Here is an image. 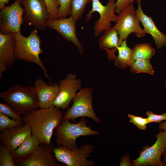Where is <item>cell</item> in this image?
Listing matches in <instances>:
<instances>
[{
    "instance_id": "8fae6325",
    "label": "cell",
    "mask_w": 166,
    "mask_h": 166,
    "mask_svg": "<svg viewBox=\"0 0 166 166\" xmlns=\"http://www.w3.org/2000/svg\"><path fill=\"white\" fill-rule=\"evenodd\" d=\"M24 7L25 15L23 21L36 29L42 30L46 26L45 23L49 19L46 6L43 0H20Z\"/></svg>"
},
{
    "instance_id": "3957f363",
    "label": "cell",
    "mask_w": 166,
    "mask_h": 166,
    "mask_svg": "<svg viewBox=\"0 0 166 166\" xmlns=\"http://www.w3.org/2000/svg\"><path fill=\"white\" fill-rule=\"evenodd\" d=\"M14 36L16 59L36 64L42 69L45 76L49 79L46 68L39 57L43 52L41 47V40L37 30L31 31L27 37L22 35L21 32L14 34Z\"/></svg>"
},
{
    "instance_id": "d6986e66",
    "label": "cell",
    "mask_w": 166,
    "mask_h": 166,
    "mask_svg": "<svg viewBox=\"0 0 166 166\" xmlns=\"http://www.w3.org/2000/svg\"><path fill=\"white\" fill-rule=\"evenodd\" d=\"M40 144L36 136L32 134L11 152L14 160H21L26 158L34 152Z\"/></svg>"
},
{
    "instance_id": "e575fe53",
    "label": "cell",
    "mask_w": 166,
    "mask_h": 166,
    "mask_svg": "<svg viewBox=\"0 0 166 166\" xmlns=\"http://www.w3.org/2000/svg\"><path fill=\"white\" fill-rule=\"evenodd\" d=\"M162 161L164 166H166V146L162 155Z\"/></svg>"
},
{
    "instance_id": "4dcf8cb0",
    "label": "cell",
    "mask_w": 166,
    "mask_h": 166,
    "mask_svg": "<svg viewBox=\"0 0 166 166\" xmlns=\"http://www.w3.org/2000/svg\"><path fill=\"white\" fill-rule=\"evenodd\" d=\"M149 123L152 122L160 123L163 121L166 120V112L162 114H156L149 111L146 113Z\"/></svg>"
},
{
    "instance_id": "603a6c76",
    "label": "cell",
    "mask_w": 166,
    "mask_h": 166,
    "mask_svg": "<svg viewBox=\"0 0 166 166\" xmlns=\"http://www.w3.org/2000/svg\"><path fill=\"white\" fill-rule=\"evenodd\" d=\"M129 67L130 71L134 73H145L153 75L155 73L150 60L149 59H136L133 61Z\"/></svg>"
},
{
    "instance_id": "5bb4252c",
    "label": "cell",
    "mask_w": 166,
    "mask_h": 166,
    "mask_svg": "<svg viewBox=\"0 0 166 166\" xmlns=\"http://www.w3.org/2000/svg\"><path fill=\"white\" fill-rule=\"evenodd\" d=\"M54 145L40 144L36 150L26 158L14 160L16 166H64L56 162L53 154Z\"/></svg>"
},
{
    "instance_id": "2e32d148",
    "label": "cell",
    "mask_w": 166,
    "mask_h": 166,
    "mask_svg": "<svg viewBox=\"0 0 166 166\" xmlns=\"http://www.w3.org/2000/svg\"><path fill=\"white\" fill-rule=\"evenodd\" d=\"M15 40L14 34L0 33V78L8 67L14 63Z\"/></svg>"
},
{
    "instance_id": "30bf717a",
    "label": "cell",
    "mask_w": 166,
    "mask_h": 166,
    "mask_svg": "<svg viewBox=\"0 0 166 166\" xmlns=\"http://www.w3.org/2000/svg\"><path fill=\"white\" fill-rule=\"evenodd\" d=\"M0 11V33L7 34L20 32L25 10L20 0H15L11 5L5 6Z\"/></svg>"
},
{
    "instance_id": "9a60e30c",
    "label": "cell",
    "mask_w": 166,
    "mask_h": 166,
    "mask_svg": "<svg viewBox=\"0 0 166 166\" xmlns=\"http://www.w3.org/2000/svg\"><path fill=\"white\" fill-rule=\"evenodd\" d=\"M32 134L29 124L5 130L0 133L1 142L12 152Z\"/></svg>"
},
{
    "instance_id": "ba28073f",
    "label": "cell",
    "mask_w": 166,
    "mask_h": 166,
    "mask_svg": "<svg viewBox=\"0 0 166 166\" xmlns=\"http://www.w3.org/2000/svg\"><path fill=\"white\" fill-rule=\"evenodd\" d=\"M116 2V0H109L107 5L104 6L99 0H92V9L86 15V22L91 19L93 12L99 13V18L95 23L93 28L95 37L99 36L111 27L112 22L116 21L117 15L115 13Z\"/></svg>"
},
{
    "instance_id": "7c38bea8",
    "label": "cell",
    "mask_w": 166,
    "mask_h": 166,
    "mask_svg": "<svg viewBox=\"0 0 166 166\" xmlns=\"http://www.w3.org/2000/svg\"><path fill=\"white\" fill-rule=\"evenodd\" d=\"M59 91L52 106L63 109H67L74 99L77 90L81 89V81L76 75L69 73L58 83Z\"/></svg>"
},
{
    "instance_id": "ac0fdd59",
    "label": "cell",
    "mask_w": 166,
    "mask_h": 166,
    "mask_svg": "<svg viewBox=\"0 0 166 166\" xmlns=\"http://www.w3.org/2000/svg\"><path fill=\"white\" fill-rule=\"evenodd\" d=\"M141 0L137 2L138 7L136 10V13L143 26V29L146 34L152 36L157 48L166 47V35L158 29L151 17L144 14L141 6Z\"/></svg>"
},
{
    "instance_id": "44dd1931",
    "label": "cell",
    "mask_w": 166,
    "mask_h": 166,
    "mask_svg": "<svg viewBox=\"0 0 166 166\" xmlns=\"http://www.w3.org/2000/svg\"><path fill=\"white\" fill-rule=\"evenodd\" d=\"M117 50L118 55L114 59L115 66L122 69L129 67L134 61L133 50L127 46L126 40L117 47Z\"/></svg>"
},
{
    "instance_id": "8d00e7d4",
    "label": "cell",
    "mask_w": 166,
    "mask_h": 166,
    "mask_svg": "<svg viewBox=\"0 0 166 166\" xmlns=\"http://www.w3.org/2000/svg\"><path fill=\"white\" fill-rule=\"evenodd\" d=\"M164 85L165 87L166 91V77L165 78L164 80Z\"/></svg>"
},
{
    "instance_id": "7a4b0ae2",
    "label": "cell",
    "mask_w": 166,
    "mask_h": 166,
    "mask_svg": "<svg viewBox=\"0 0 166 166\" xmlns=\"http://www.w3.org/2000/svg\"><path fill=\"white\" fill-rule=\"evenodd\" d=\"M0 97L18 115H26L39 108L34 86L15 84L0 93Z\"/></svg>"
},
{
    "instance_id": "f546056e",
    "label": "cell",
    "mask_w": 166,
    "mask_h": 166,
    "mask_svg": "<svg viewBox=\"0 0 166 166\" xmlns=\"http://www.w3.org/2000/svg\"><path fill=\"white\" fill-rule=\"evenodd\" d=\"M0 113L8 117H10L12 119L20 121H22V118L20 115L16 112L7 104L0 103Z\"/></svg>"
},
{
    "instance_id": "cb8c5ba5",
    "label": "cell",
    "mask_w": 166,
    "mask_h": 166,
    "mask_svg": "<svg viewBox=\"0 0 166 166\" xmlns=\"http://www.w3.org/2000/svg\"><path fill=\"white\" fill-rule=\"evenodd\" d=\"M92 0H72L70 6V16L77 21L83 15L87 5Z\"/></svg>"
},
{
    "instance_id": "d6a6232c",
    "label": "cell",
    "mask_w": 166,
    "mask_h": 166,
    "mask_svg": "<svg viewBox=\"0 0 166 166\" xmlns=\"http://www.w3.org/2000/svg\"><path fill=\"white\" fill-rule=\"evenodd\" d=\"M120 166H132V162L130 160V155L128 153L124 155L122 157L120 164Z\"/></svg>"
},
{
    "instance_id": "7402d4cb",
    "label": "cell",
    "mask_w": 166,
    "mask_h": 166,
    "mask_svg": "<svg viewBox=\"0 0 166 166\" xmlns=\"http://www.w3.org/2000/svg\"><path fill=\"white\" fill-rule=\"evenodd\" d=\"M132 50L134 61L139 59L150 60L155 53V49L148 43L136 44Z\"/></svg>"
},
{
    "instance_id": "52a82bcc",
    "label": "cell",
    "mask_w": 166,
    "mask_h": 166,
    "mask_svg": "<svg viewBox=\"0 0 166 166\" xmlns=\"http://www.w3.org/2000/svg\"><path fill=\"white\" fill-rule=\"evenodd\" d=\"M93 150V145L84 144L72 150L63 145L55 147L53 153L58 162L67 166H92L95 165V162L87 158L91 156Z\"/></svg>"
},
{
    "instance_id": "9c48e42d",
    "label": "cell",
    "mask_w": 166,
    "mask_h": 166,
    "mask_svg": "<svg viewBox=\"0 0 166 166\" xmlns=\"http://www.w3.org/2000/svg\"><path fill=\"white\" fill-rule=\"evenodd\" d=\"M156 140L151 147L144 148L136 159L132 160L134 166H164L161 160L166 146V133L160 130Z\"/></svg>"
},
{
    "instance_id": "277c9868",
    "label": "cell",
    "mask_w": 166,
    "mask_h": 166,
    "mask_svg": "<svg viewBox=\"0 0 166 166\" xmlns=\"http://www.w3.org/2000/svg\"><path fill=\"white\" fill-rule=\"evenodd\" d=\"M68 120H62L54 129L55 142L58 146H65L70 150L77 148V138L81 136H97L99 132L86 126L87 120L83 117L76 123H71Z\"/></svg>"
},
{
    "instance_id": "d4e9b609",
    "label": "cell",
    "mask_w": 166,
    "mask_h": 166,
    "mask_svg": "<svg viewBox=\"0 0 166 166\" xmlns=\"http://www.w3.org/2000/svg\"><path fill=\"white\" fill-rule=\"evenodd\" d=\"M11 152L2 143L0 142V166H15Z\"/></svg>"
},
{
    "instance_id": "4316f807",
    "label": "cell",
    "mask_w": 166,
    "mask_h": 166,
    "mask_svg": "<svg viewBox=\"0 0 166 166\" xmlns=\"http://www.w3.org/2000/svg\"><path fill=\"white\" fill-rule=\"evenodd\" d=\"M58 5V18H67L71 14L70 6L72 0H56Z\"/></svg>"
},
{
    "instance_id": "8992f818",
    "label": "cell",
    "mask_w": 166,
    "mask_h": 166,
    "mask_svg": "<svg viewBox=\"0 0 166 166\" xmlns=\"http://www.w3.org/2000/svg\"><path fill=\"white\" fill-rule=\"evenodd\" d=\"M117 19L113 26L117 30L119 38V46L129 35L133 33L138 37L145 36L146 33L140 25L133 3L118 13Z\"/></svg>"
},
{
    "instance_id": "1f68e13d",
    "label": "cell",
    "mask_w": 166,
    "mask_h": 166,
    "mask_svg": "<svg viewBox=\"0 0 166 166\" xmlns=\"http://www.w3.org/2000/svg\"><path fill=\"white\" fill-rule=\"evenodd\" d=\"M139 0H117L116 2L115 11L119 13L129 6L134 1L136 2Z\"/></svg>"
},
{
    "instance_id": "d590c367",
    "label": "cell",
    "mask_w": 166,
    "mask_h": 166,
    "mask_svg": "<svg viewBox=\"0 0 166 166\" xmlns=\"http://www.w3.org/2000/svg\"><path fill=\"white\" fill-rule=\"evenodd\" d=\"M10 0H0V9L5 6L6 4H9Z\"/></svg>"
},
{
    "instance_id": "e0dca14e",
    "label": "cell",
    "mask_w": 166,
    "mask_h": 166,
    "mask_svg": "<svg viewBox=\"0 0 166 166\" xmlns=\"http://www.w3.org/2000/svg\"><path fill=\"white\" fill-rule=\"evenodd\" d=\"M34 85L39 108H47L52 106L59 91L58 84L54 83L49 85L43 79L40 78L35 80Z\"/></svg>"
},
{
    "instance_id": "83f0119b",
    "label": "cell",
    "mask_w": 166,
    "mask_h": 166,
    "mask_svg": "<svg viewBox=\"0 0 166 166\" xmlns=\"http://www.w3.org/2000/svg\"><path fill=\"white\" fill-rule=\"evenodd\" d=\"M47 8L49 20L58 18V5L56 0H43Z\"/></svg>"
},
{
    "instance_id": "4fadbf2b",
    "label": "cell",
    "mask_w": 166,
    "mask_h": 166,
    "mask_svg": "<svg viewBox=\"0 0 166 166\" xmlns=\"http://www.w3.org/2000/svg\"><path fill=\"white\" fill-rule=\"evenodd\" d=\"M76 22L70 15L68 18L48 19L46 21L45 24L46 27L57 31L65 39L74 44L80 54L82 55L84 49L77 36Z\"/></svg>"
},
{
    "instance_id": "f1b7e54d",
    "label": "cell",
    "mask_w": 166,
    "mask_h": 166,
    "mask_svg": "<svg viewBox=\"0 0 166 166\" xmlns=\"http://www.w3.org/2000/svg\"><path fill=\"white\" fill-rule=\"evenodd\" d=\"M128 116L130 119V122L133 123L140 130H145L147 124L149 123L148 117L144 118L130 114Z\"/></svg>"
},
{
    "instance_id": "836d02e7",
    "label": "cell",
    "mask_w": 166,
    "mask_h": 166,
    "mask_svg": "<svg viewBox=\"0 0 166 166\" xmlns=\"http://www.w3.org/2000/svg\"><path fill=\"white\" fill-rule=\"evenodd\" d=\"M159 128L160 130H164L166 133V120L163 122L159 123Z\"/></svg>"
},
{
    "instance_id": "484cf974",
    "label": "cell",
    "mask_w": 166,
    "mask_h": 166,
    "mask_svg": "<svg viewBox=\"0 0 166 166\" xmlns=\"http://www.w3.org/2000/svg\"><path fill=\"white\" fill-rule=\"evenodd\" d=\"M22 121H16L9 118L6 115L0 113V132L5 130L15 128L23 125Z\"/></svg>"
},
{
    "instance_id": "ffe728a7",
    "label": "cell",
    "mask_w": 166,
    "mask_h": 166,
    "mask_svg": "<svg viewBox=\"0 0 166 166\" xmlns=\"http://www.w3.org/2000/svg\"><path fill=\"white\" fill-rule=\"evenodd\" d=\"M119 41L118 32L113 26L105 31L99 41L98 45L102 50L110 49L114 54L117 50V48L119 45Z\"/></svg>"
},
{
    "instance_id": "5b68a950",
    "label": "cell",
    "mask_w": 166,
    "mask_h": 166,
    "mask_svg": "<svg viewBox=\"0 0 166 166\" xmlns=\"http://www.w3.org/2000/svg\"><path fill=\"white\" fill-rule=\"evenodd\" d=\"M93 93L92 88L81 89L73 100L72 105L64 114L62 120L75 122L78 118L87 117L96 123H100L101 120L96 115L93 107Z\"/></svg>"
},
{
    "instance_id": "6da1fadb",
    "label": "cell",
    "mask_w": 166,
    "mask_h": 166,
    "mask_svg": "<svg viewBox=\"0 0 166 166\" xmlns=\"http://www.w3.org/2000/svg\"><path fill=\"white\" fill-rule=\"evenodd\" d=\"M63 115L60 109L52 106L23 115L22 121L29 125L32 134L36 136L40 144H50L53 131L61 122Z\"/></svg>"
}]
</instances>
